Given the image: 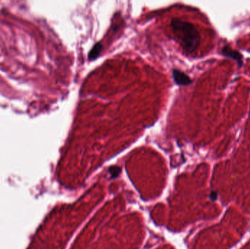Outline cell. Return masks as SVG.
<instances>
[{
	"label": "cell",
	"mask_w": 250,
	"mask_h": 249,
	"mask_svg": "<svg viewBox=\"0 0 250 249\" xmlns=\"http://www.w3.org/2000/svg\"><path fill=\"white\" fill-rule=\"evenodd\" d=\"M171 26L176 35L181 40V45L186 51L192 52L200 44V37L193 24L177 18L171 21Z\"/></svg>",
	"instance_id": "1"
},
{
	"label": "cell",
	"mask_w": 250,
	"mask_h": 249,
	"mask_svg": "<svg viewBox=\"0 0 250 249\" xmlns=\"http://www.w3.org/2000/svg\"><path fill=\"white\" fill-rule=\"evenodd\" d=\"M173 80L176 84L180 85H187L192 83V80L188 75L182 72L174 69L173 72Z\"/></svg>",
	"instance_id": "2"
},
{
	"label": "cell",
	"mask_w": 250,
	"mask_h": 249,
	"mask_svg": "<svg viewBox=\"0 0 250 249\" xmlns=\"http://www.w3.org/2000/svg\"><path fill=\"white\" fill-rule=\"evenodd\" d=\"M222 54L223 56H226V57L231 58V59L237 61L238 65H240V67H241L242 63H243V61H242V58H243V56H242L241 53L238 51H236V50H232V48H230L229 47V46H225V47L222 48Z\"/></svg>",
	"instance_id": "3"
},
{
	"label": "cell",
	"mask_w": 250,
	"mask_h": 249,
	"mask_svg": "<svg viewBox=\"0 0 250 249\" xmlns=\"http://www.w3.org/2000/svg\"><path fill=\"white\" fill-rule=\"evenodd\" d=\"M102 49V45H101V43L98 42V43L94 45V47L92 48V50H90L89 53V56H88L89 60L92 61V60L96 59L97 58L98 56L100 55Z\"/></svg>",
	"instance_id": "4"
},
{
	"label": "cell",
	"mask_w": 250,
	"mask_h": 249,
	"mask_svg": "<svg viewBox=\"0 0 250 249\" xmlns=\"http://www.w3.org/2000/svg\"><path fill=\"white\" fill-rule=\"evenodd\" d=\"M109 171H110V174L112 175V176L116 177V176H117L118 175H119L120 171H121V169H120L119 167L115 166V167H110V168L109 169Z\"/></svg>",
	"instance_id": "5"
},
{
	"label": "cell",
	"mask_w": 250,
	"mask_h": 249,
	"mask_svg": "<svg viewBox=\"0 0 250 249\" xmlns=\"http://www.w3.org/2000/svg\"><path fill=\"white\" fill-rule=\"evenodd\" d=\"M216 198H217V194L215 192H212V194H211L210 195V199L212 200V201H214V200H216Z\"/></svg>",
	"instance_id": "6"
}]
</instances>
